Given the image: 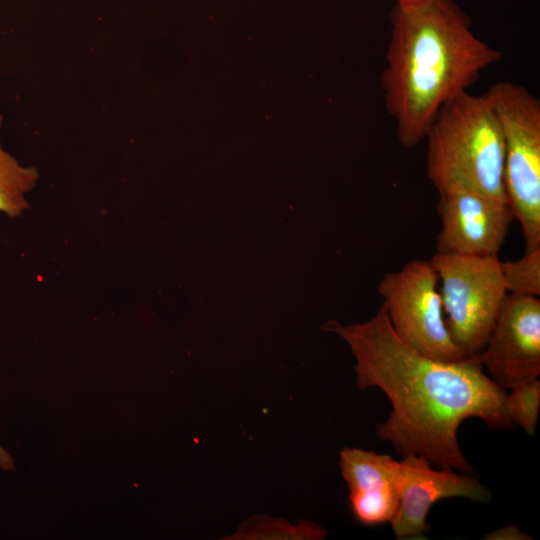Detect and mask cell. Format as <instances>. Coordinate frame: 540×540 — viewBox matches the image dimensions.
I'll return each mask as SVG.
<instances>
[{"instance_id":"cell-1","label":"cell","mask_w":540,"mask_h":540,"mask_svg":"<svg viewBox=\"0 0 540 540\" xmlns=\"http://www.w3.org/2000/svg\"><path fill=\"white\" fill-rule=\"evenodd\" d=\"M355 357L360 389L377 387L391 403L376 435L403 456L426 457L438 468L471 473L473 468L458 443V429L468 418L507 428V392L486 373L477 356L459 361L426 357L394 332L382 305L368 321L341 325L326 323Z\"/></svg>"},{"instance_id":"cell-2","label":"cell","mask_w":540,"mask_h":540,"mask_svg":"<svg viewBox=\"0 0 540 540\" xmlns=\"http://www.w3.org/2000/svg\"><path fill=\"white\" fill-rule=\"evenodd\" d=\"M381 86L405 148L420 144L443 105L468 91L502 53L480 40L452 0L397 2Z\"/></svg>"},{"instance_id":"cell-3","label":"cell","mask_w":540,"mask_h":540,"mask_svg":"<svg viewBox=\"0 0 540 540\" xmlns=\"http://www.w3.org/2000/svg\"><path fill=\"white\" fill-rule=\"evenodd\" d=\"M425 139L427 175L439 194L471 192L507 202L503 134L485 94L466 91L448 101Z\"/></svg>"},{"instance_id":"cell-4","label":"cell","mask_w":540,"mask_h":540,"mask_svg":"<svg viewBox=\"0 0 540 540\" xmlns=\"http://www.w3.org/2000/svg\"><path fill=\"white\" fill-rule=\"evenodd\" d=\"M485 95L503 134L507 202L530 251L540 247V101L512 82L495 83Z\"/></svg>"},{"instance_id":"cell-5","label":"cell","mask_w":540,"mask_h":540,"mask_svg":"<svg viewBox=\"0 0 540 540\" xmlns=\"http://www.w3.org/2000/svg\"><path fill=\"white\" fill-rule=\"evenodd\" d=\"M439 278L445 323L465 357L485 346L507 295L498 256L436 252L429 260Z\"/></svg>"},{"instance_id":"cell-6","label":"cell","mask_w":540,"mask_h":540,"mask_svg":"<svg viewBox=\"0 0 540 540\" xmlns=\"http://www.w3.org/2000/svg\"><path fill=\"white\" fill-rule=\"evenodd\" d=\"M378 292L394 332L409 347L439 361L468 358L447 329L439 278L430 261L414 259L388 272Z\"/></svg>"},{"instance_id":"cell-7","label":"cell","mask_w":540,"mask_h":540,"mask_svg":"<svg viewBox=\"0 0 540 540\" xmlns=\"http://www.w3.org/2000/svg\"><path fill=\"white\" fill-rule=\"evenodd\" d=\"M504 390L540 375V299L507 294L487 342L477 355Z\"/></svg>"},{"instance_id":"cell-8","label":"cell","mask_w":540,"mask_h":540,"mask_svg":"<svg viewBox=\"0 0 540 540\" xmlns=\"http://www.w3.org/2000/svg\"><path fill=\"white\" fill-rule=\"evenodd\" d=\"M434 469L421 455L408 454L396 462L399 506L390 524L398 539H421L430 526L427 514L439 500L463 497L486 501L489 492L468 473Z\"/></svg>"},{"instance_id":"cell-9","label":"cell","mask_w":540,"mask_h":540,"mask_svg":"<svg viewBox=\"0 0 540 540\" xmlns=\"http://www.w3.org/2000/svg\"><path fill=\"white\" fill-rule=\"evenodd\" d=\"M439 253L498 256L514 219L509 204L471 192L439 194Z\"/></svg>"},{"instance_id":"cell-10","label":"cell","mask_w":540,"mask_h":540,"mask_svg":"<svg viewBox=\"0 0 540 540\" xmlns=\"http://www.w3.org/2000/svg\"><path fill=\"white\" fill-rule=\"evenodd\" d=\"M396 462L388 454L361 448L340 451L341 474L354 518L368 526L391 522L399 506Z\"/></svg>"},{"instance_id":"cell-11","label":"cell","mask_w":540,"mask_h":540,"mask_svg":"<svg viewBox=\"0 0 540 540\" xmlns=\"http://www.w3.org/2000/svg\"><path fill=\"white\" fill-rule=\"evenodd\" d=\"M3 115L0 113V130ZM39 180L35 166H23L3 149L0 143V212L9 218H16L29 207L25 194L30 192Z\"/></svg>"},{"instance_id":"cell-12","label":"cell","mask_w":540,"mask_h":540,"mask_svg":"<svg viewBox=\"0 0 540 540\" xmlns=\"http://www.w3.org/2000/svg\"><path fill=\"white\" fill-rule=\"evenodd\" d=\"M327 530L313 521L301 520L297 525L281 518L256 515L243 521L236 533L226 539L236 540H320Z\"/></svg>"},{"instance_id":"cell-13","label":"cell","mask_w":540,"mask_h":540,"mask_svg":"<svg viewBox=\"0 0 540 540\" xmlns=\"http://www.w3.org/2000/svg\"><path fill=\"white\" fill-rule=\"evenodd\" d=\"M500 270L507 294L540 296V247L517 260L500 261Z\"/></svg>"},{"instance_id":"cell-14","label":"cell","mask_w":540,"mask_h":540,"mask_svg":"<svg viewBox=\"0 0 540 540\" xmlns=\"http://www.w3.org/2000/svg\"><path fill=\"white\" fill-rule=\"evenodd\" d=\"M510 390L505 399L507 415L512 424H517L532 435L540 408V381L537 378Z\"/></svg>"},{"instance_id":"cell-15","label":"cell","mask_w":540,"mask_h":540,"mask_svg":"<svg viewBox=\"0 0 540 540\" xmlns=\"http://www.w3.org/2000/svg\"><path fill=\"white\" fill-rule=\"evenodd\" d=\"M489 540H528L532 539L529 535L522 532L516 526H506L500 529L494 530L484 537Z\"/></svg>"},{"instance_id":"cell-16","label":"cell","mask_w":540,"mask_h":540,"mask_svg":"<svg viewBox=\"0 0 540 540\" xmlns=\"http://www.w3.org/2000/svg\"><path fill=\"white\" fill-rule=\"evenodd\" d=\"M0 466L5 470L13 469L12 458L0 447Z\"/></svg>"},{"instance_id":"cell-17","label":"cell","mask_w":540,"mask_h":540,"mask_svg":"<svg viewBox=\"0 0 540 540\" xmlns=\"http://www.w3.org/2000/svg\"><path fill=\"white\" fill-rule=\"evenodd\" d=\"M415 1H420V0H397V2H404V3L415 2Z\"/></svg>"}]
</instances>
